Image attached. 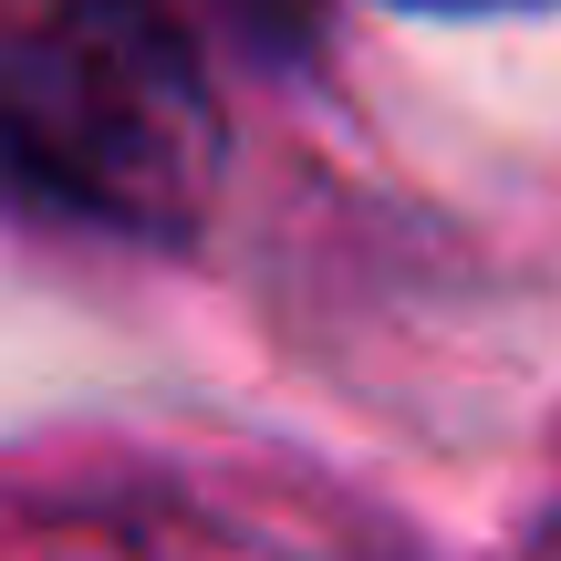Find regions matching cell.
I'll use <instances>...</instances> for the list:
<instances>
[{"mask_svg": "<svg viewBox=\"0 0 561 561\" xmlns=\"http://www.w3.org/2000/svg\"><path fill=\"white\" fill-rule=\"evenodd\" d=\"M11 198L94 240L167 250L229 167L187 0H11Z\"/></svg>", "mask_w": 561, "mask_h": 561, "instance_id": "1", "label": "cell"}, {"mask_svg": "<svg viewBox=\"0 0 561 561\" xmlns=\"http://www.w3.org/2000/svg\"><path fill=\"white\" fill-rule=\"evenodd\" d=\"M396 11H541V0H396Z\"/></svg>", "mask_w": 561, "mask_h": 561, "instance_id": "2", "label": "cell"}]
</instances>
